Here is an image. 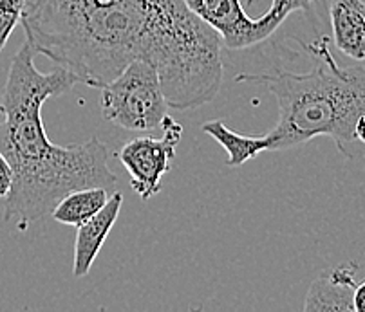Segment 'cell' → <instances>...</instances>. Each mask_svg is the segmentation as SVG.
I'll list each match as a JSON object with an SVG mask.
<instances>
[{
  "label": "cell",
  "mask_w": 365,
  "mask_h": 312,
  "mask_svg": "<svg viewBox=\"0 0 365 312\" xmlns=\"http://www.w3.org/2000/svg\"><path fill=\"white\" fill-rule=\"evenodd\" d=\"M311 62L307 73H241L239 83L260 85L279 103L269 130V150H289L320 135L331 137L349 161L365 159V67L342 66L331 53V36L300 42Z\"/></svg>",
  "instance_id": "obj_3"
},
{
  "label": "cell",
  "mask_w": 365,
  "mask_h": 312,
  "mask_svg": "<svg viewBox=\"0 0 365 312\" xmlns=\"http://www.w3.org/2000/svg\"><path fill=\"white\" fill-rule=\"evenodd\" d=\"M201 130L210 135L212 139H215L225 148L226 154H228V159H226V166L228 168L242 166L245 162L252 161L257 155L262 154V152L269 150L268 135L255 137V135L237 134V132L230 130L225 121L221 120L205 121L201 125Z\"/></svg>",
  "instance_id": "obj_10"
},
{
  "label": "cell",
  "mask_w": 365,
  "mask_h": 312,
  "mask_svg": "<svg viewBox=\"0 0 365 312\" xmlns=\"http://www.w3.org/2000/svg\"><path fill=\"white\" fill-rule=\"evenodd\" d=\"M331 42L353 63L365 66L364 0H326Z\"/></svg>",
  "instance_id": "obj_9"
},
{
  "label": "cell",
  "mask_w": 365,
  "mask_h": 312,
  "mask_svg": "<svg viewBox=\"0 0 365 312\" xmlns=\"http://www.w3.org/2000/svg\"><path fill=\"white\" fill-rule=\"evenodd\" d=\"M163 137L150 135L130 139L118 152V159L127 170L130 186L141 201H150L163 188V177L170 174L175 148L182 139V125L168 114L165 118Z\"/></svg>",
  "instance_id": "obj_5"
},
{
  "label": "cell",
  "mask_w": 365,
  "mask_h": 312,
  "mask_svg": "<svg viewBox=\"0 0 365 312\" xmlns=\"http://www.w3.org/2000/svg\"><path fill=\"white\" fill-rule=\"evenodd\" d=\"M13 181H15V174H13L11 162L0 152V199H6L9 195L13 188Z\"/></svg>",
  "instance_id": "obj_13"
},
{
  "label": "cell",
  "mask_w": 365,
  "mask_h": 312,
  "mask_svg": "<svg viewBox=\"0 0 365 312\" xmlns=\"http://www.w3.org/2000/svg\"><path fill=\"white\" fill-rule=\"evenodd\" d=\"M110 199V192L101 186H89V188L74 189V192L67 193L62 201L55 206V209L51 212L53 220L63 226H73L78 228L82 226L86 220L96 215L107 201Z\"/></svg>",
  "instance_id": "obj_11"
},
{
  "label": "cell",
  "mask_w": 365,
  "mask_h": 312,
  "mask_svg": "<svg viewBox=\"0 0 365 312\" xmlns=\"http://www.w3.org/2000/svg\"><path fill=\"white\" fill-rule=\"evenodd\" d=\"M354 312H365V278L358 281L354 291Z\"/></svg>",
  "instance_id": "obj_14"
},
{
  "label": "cell",
  "mask_w": 365,
  "mask_h": 312,
  "mask_svg": "<svg viewBox=\"0 0 365 312\" xmlns=\"http://www.w3.org/2000/svg\"><path fill=\"white\" fill-rule=\"evenodd\" d=\"M188 8L221 35L228 51H242L266 42L259 19L246 13L242 0H185Z\"/></svg>",
  "instance_id": "obj_6"
},
{
  "label": "cell",
  "mask_w": 365,
  "mask_h": 312,
  "mask_svg": "<svg viewBox=\"0 0 365 312\" xmlns=\"http://www.w3.org/2000/svg\"><path fill=\"white\" fill-rule=\"evenodd\" d=\"M35 0H0V53Z\"/></svg>",
  "instance_id": "obj_12"
},
{
  "label": "cell",
  "mask_w": 365,
  "mask_h": 312,
  "mask_svg": "<svg viewBox=\"0 0 365 312\" xmlns=\"http://www.w3.org/2000/svg\"><path fill=\"white\" fill-rule=\"evenodd\" d=\"M0 114H2V110H0Z\"/></svg>",
  "instance_id": "obj_16"
},
{
  "label": "cell",
  "mask_w": 365,
  "mask_h": 312,
  "mask_svg": "<svg viewBox=\"0 0 365 312\" xmlns=\"http://www.w3.org/2000/svg\"><path fill=\"white\" fill-rule=\"evenodd\" d=\"M358 266L353 262L327 269L313 280L304 301L306 312H354Z\"/></svg>",
  "instance_id": "obj_7"
},
{
  "label": "cell",
  "mask_w": 365,
  "mask_h": 312,
  "mask_svg": "<svg viewBox=\"0 0 365 312\" xmlns=\"http://www.w3.org/2000/svg\"><path fill=\"white\" fill-rule=\"evenodd\" d=\"M28 40L15 53L0 98V152L13 166V188L4 199V222L20 232L46 219L74 189L101 186L116 192L118 177L109 168V148L98 137L62 147L47 137L42 107L80 83L73 73L56 67L40 73Z\"/></svg>",
  "instance_id": "obj_2"
},
{
  "label": "cell",
  "mask_w": 365,
  "mask_h": 312,
  "mask_svg": "<svg viewBox=\"0 0 365 312\" xmlns=\"http://www.w3.org/2000/svg\"><path fill=\"white\" fill-rule=\"evenodd\" d=\"M364 4H365V0H364ZM364 67H365V66H364Z\"/></svg>",
  "instance_id": "obj_15"
},
{
  "label": "cell",
  "mask_w": 365,
  "mask_h": 312,
  "mask_svg": "<svg viewBox=\"0 0 365 312\" xmlns=\"http://www.w3.org/2000/svg\"><path fill=\"white\" fill-rule=\"evenodd\" d=\"M101 114L128 132L161 128L168 116L158 69L148 60H134L120 76L101 87Z\"/></svg>",
  "instance_id": "obj_4"
},
{
  "label": "cell",
  "mask_w": 365,
  "mask_h": 312,
  "mask_svg": "<svg viewBox=\"0 0 365 312\" xmlns=\"http://www.w3.org/2000/svg\"><path fill=\"white\" fill-rule=\"evenodd\" d=\"M20 26L36 54L93 89L134 60L158 69L175 110L210 103L222 87L221 35L185 0H35Z\"/></svg>",
  "instance_id": "obj_1"
},
{
  "label": "cell",
  "mask_w": 365,
  "mask_h": 312,
  "mask_svg": "<svg viewBox=\"0 0 365 312\" xmlns=\"http://www.w3.org/2000/svg\"><path fill=\"white\" fill-rule=\"evenodd\" d=\"M121 206H123V195L120 192H113L107 204L76 228L73 260L74 278H83L91 273L94 260L98 259L101 247L120 217Z\"/></svg>",
  "instance_id": "obj_8"
}]
</instances>
